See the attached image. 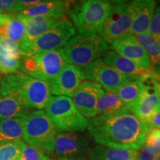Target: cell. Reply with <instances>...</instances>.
<instances>
[{
	"label": "cell",
	"mask_w": 160,
	"mask_h": 160,
	"mask_svg": "<svg viewBox=\"0 0 160 160\" xmlns=\"http://www.w3.org/2000/svg\"><path fill=\"white\" fill-rule=\"evenodd\" d=\"M29 112L28 109L13 98H0V122L13 118H23Z\"/></svg>",
	"instance_id": "obj_25"
},
{
	"label": "cell",
	"mask_w": 160,
	"mask_h": 160,
	"mask_svg": "<svg viewBox=\"0 0 160 160\" xmlns=\"http://www.w3.org/2000/svg\"><path fill=\"white\" fill-rule=\"evenodd\" d=\"M105 92L101 85L84 80L72 97V101L83 117L92 119L97 116L98 101Z\"/></svg>",
	"instance_id": "obj_13"
},
{
	"label": "cell",
	"mask_w": 160,
	"mask_h": 160,
	"mask_svg": "<svg viewBox=\"0 0 160 160\" xmlns=\"http://www.w3.org/2000/svg\"><path fill=\"white\" fill-rule=\"evenodd\" d=\"M22 141L13 142L0 145V160H14L18 159Z\"/></svg>",
	"instance_id": "obj_28"
},
{
	"label": "cell",
	"mask_w": 160,
	"mask_h": 160,
	"mask_svg": "<svg viewBox=\"0 0 160 160\" xmlns=\"http://www.w3.org/2000/svg\"><path fill=\"white\" fill-rule=\"evenodd\" d=\"M57 160H86L84 157H70V158H59Z\"/></svg>",
	"instance_id": "obj_35"
},
{
	"label": "cell",
	"mask_w": 160,
	"mask_h": 160,
	"mask_svg": "<svg viewBox=\"0 0 160 160\" xmlns=\"http://www.w3.org/2000/svg\"><path fill=\"white\" fill-rule=\"evenodd\" d=\"M131 2L112 1L108 14L97 33L108 45L131 34Z\"/></svg>",
	"instance_id": "obj_9"
},
{
	"label": "cell",
	"mask_w": 160,
	"mask_h": 160,
	"mask_svg": "<svg viewBox=\"0 0 160 160\" xmlns=\"http://www.w3.org/2000/svg\"><path fill=\"white\" fill-rule=\"evenodd\" d=\"M147 125L149 129H159L160 130V108L157 110L150 117Z\"/></svg>",
	"instance_id": "obj_33"
},
{
	"label": "cell",
	"mask_w": 160,
	"mask_h": 160,
	"mask_svg": "<svg viewBox=\"0 0 160 160\" xmlns=\"http://www.w3.org/2000/svg\"><path fill=\"white\" fill-rule=\"evenodd\" d=\"M23 10L21 0H0V13H18Z\"/></svg>",
	"instance_id": "obj_32"
},
{
	"label": "cell",
	"mask_w": 160,
	"mask_h": 160,
	"mask_svg": "<svg viewBox=\"0 0 160 160\" xmlns=\"http://www.w3.org/2000/svg\"><path fill=\"white\" fill-rule=\"evenodd\" d=\"M85 80L79 68L67 64L58 77L48 83L51 94L72 97Z\"/></svg>",
	"instance_id": "obj_14"
},
{
	"label": "cell",
	"mask_w": 160,
	"mask_h": 160,
	"mask_svg": "<svg viewBox=\"0 0 160 160\" xmlns=\"http://www.w3.org/2000/svg\"><path fill=\"white\" fill-rule=\"evenodd\" d=\"M110 46L97 33L76 34L64 46L62 51L67 63L82 68L105 56Z\"/></svg>",
	"instance_id": "obj_3"
},
{
	"label": "cell",
	"mask_w": 160,
	"mask_h": 160,
	"mask_svg": "<svg viewBox=\"0 0 160 160\" xmlns=\"http://www.w3.org/2000/svg\"><path fill=\"white\" fill-rule=\"evenodd\" d=\"M157 74L158 76H160V65H159V70H158V71H157Z\"/></svg>",
	"instance_id": "obj_39"
},
{
	"label": "cell",
	"mask_w": 160,
	"mask_h": 160,
	"mask_svg": "<svg viewBox=\"0 0 160 160\" xmlns=\"http://www.w3.org/2000/svg\"><path fill=\"white\" fill-rule=\"evenodd\" d=\"M71 5L67 1L61 0H51L42 1L37 5L23 10L16 13L20 18H33L37 17H48V16H65Z\"/></svg>",
	"instance_id": "obj_18"
},
{
	"label": "cell",
	"mask_w": 160,
	"mask_h": 160,
	"mask_svg": "<svg viewBox=\"0 0 160 160\" xmlns=\"http://www.w3.org/2000/svg\"><path fill=\"white\" fill-rule=\"evenodd\" d=\"M111 5V1L85 0L73 4L68 11L78 33H97L108 14Z\"/></svg>",
	"instance_id": "obj_6"
},
{
	"label": "cell",
	"mask_w": 160,
	"mask_h": 160,
	"mask_svg": "<svg viewBox=\"0 0 160 160\" xmlns=\"http://www.w3.org/2000/svg\"><path fill=\"white\" fill-rule=\"evenodd\" d=\"M45 154L42 150L30 145L22 141L21 151L18 157L19 160H43Z\"/></svg>",
	"instance_id": "obj_29"
},
{
	"label": "cell",
	"mask_w": 160,
	"mask_h": 160,
	"mask_svg": "<svg viewBox=\"0 0 160 160\" xmlns=\"http://www.w3.org/2000/svg\"><path fill=\"white\" fill-rule=\"evenodd\" d=\"M103 61L129 80H139L146 72L122 56L109 50L104 56Z\"/></svg>",
	"instance_id": "obj_20"
},
{
	"label": "cell",
	"mask_w": 160,
	"mask_h": 160,
	"mask_svg": "<svg viewBox=\"0 0 160 160\" xmlns=\"http://www.w3.org/2000/svg\"><path fill=\"white\" fill-rule=\"evenodd\" d=\"M137 151L111 148L101 145L94 146L88 152L89 160H136Z\"/></svg>",
	"instance_id": "obj_21"
},
{
	"label": "cell",
	"mask_w": 160,
	"mask_h": 160,
	"mask_svg": "<svg viewBox=\"0 0 160 160\" xmlns=\"http://www.w3.org/2000/svg\"><path fill=\"white\" fill-rule=\"evenodd\" d=\"M133 37L148 57L151 63V71L157 74L160 65V42L148 33L137 36L133 35Z\"/></svg>",
	"instance_id": "obj_23"
},
{
	"label": "cell",
	"mask_w": 160,
	"mask_h": 160,
	"mask_svg": "<svg viewBox=\"0 0 160 160\" xmlns=\"http://www.w3.org/2000/svg\"><path fill=\"white\" fill-rule=\"evenodd\" d=\"M58 131L42 110L30 111L23 117V137L25 142L53 153L54 142Z\"/></svg>",
	"instance_id": "obj_5"
},
{
	"label": "cell",
	"mask_w": 160,
	"mask_h": 160,
	"mask_svg": "<svg viewBox=\"0 0 160 160\" xmlns=\"http://www.w3.org/2000/svg\"><path fill=\"white\" fill-rule=\"evenodd\" d=\"M159 96H160V77L159 79Z\"/></svg>",
	"instance_id": "obj_38"
},
{
	"label": "cell",
	"mask_w": 160,
	"mask_h": 160,
	"mask_svg": "<svg viewBox=\"0 0 160 160\" xmlns=\"http://www.w3.org/2000/svg\"><path fill=\"white\" fill-rule=\"evenodd\" d=\"M1 97H2V96H1V93H0V98H1Z\"/></svg>",
	"instance_id": "obj_40"
},
{
	"label": "cell",
	"mask_w": 160,
	"mask_h": 160,
	"mask_svg": "<svg viewBox=\"0 0 160 160\" xmlns=\"http://www.w3.org/2000/svg\"><path fill=\"white\" fill-rule=\"evenodd\" d=\"M22 57L9 55L0 51V73L4 74H12L21 71Z\"/></svg>",
	"instance_id": "obj_27"
},
{
	"label": "cell",
	"mask_w": 160,
	"mask_h": 160,
	"mask_svg": "<svg viewBox=\"0 0 160 160\" xmlns=\"http://www.w3.org/2000/svg\"><path fill=\"white\" fill-rule=\"evenodd\" d=\"M62 48L22 57V73L36 79L51 82L67 65Z\"/></svg>",
	"instance_id": "obj_7"
},
{
	"label": "cell",
	"mask_w": 160,
	"mask_h": 160,
	"mask_svg": "<svg viewBox=\"0 0 160 160\" xmlns=\"http://www.w3.org/2000/svg\"><path fill=\"white\" fill-rule=\"evenodd\" d=\"M77 33L72 22L65 16L59 22L27 45H20L22 55L33 56L63 48Z\"/></svg>",
	"instance_id": "obj_8"
},
{
	"label": "cell",
	"mask_w": 160,
	"mask_h": 160,
	"mask_svg": "<svg viewBox=\"0 0 160 160\" xmlns=\"http://www.w3.org/2000/svg\"><path fill=\"white\" fill-rule=\"evenodd\" d=\"M144 145L155 157L160 155V130L149 129Z\"/></svg>",
	"instance_id": "obj_30"
},
{
	"label": "cell",
	"mask_w": 160,
	"mask_h": 160,
	"mask_svg": "<svg viewBox=\"0 0 160 160\" xmlns=\"http://www.w3.org/2000/svg\"><path fill=\"white\" fill-rule=\"evenodd\" d=\"M155 157L151 153V151L147 148L145 145L137 151V159L136 160H153Z\"/></svg>",
	"instance_id": "obj_34"
},
{
	"label": "cell",
	"mask_w": 160,
	"mask_h": 160,
	"mask_svg": "<svg viewBox=\"0 0 160 160\" xmlns=\"http://www.w3.org/2000/svg\"><path fill=\"white\" fill-rule=\"evenodd\" d=\"M81 70L84 79L101 85L107 91L115 92L128 81V78L107 65L102 59H97Z\"/></svg>",
	"instance_id": "obj_11"
},
{
	"label": "cell",
	"mask_w": 160,
	"mask_h": 160,
	"mask_svg": "<svg viewBox=\"0 0 160 160\" xmlns=\"http://www.w3.org/2000/svg\"><path fill=\"white\" fill-rule=\"evenodd\" d=\"M25 34V23L16 13H0V38H5L20 46Z\"/></svg>",
	"instance_id": "obj_19"
},
{
	"label": "cell",
	"mask_w": 160,
	"mask_h": 160,
	"mask_svg": "<svg viewBox=\"0 0 160 160\" xmlns=\"http://www.w3.org/2000/svg\"><path fill=\"white\" fill-rule=\"evenodd\" d=\"M14 160H19V159H14Z\"/></svg>",
	"instance_id": "obj_41"
},
{
	"label": "cell",
	"mask_w": 160,
	"mask_h": 160,
	"mask_svg": "<svg viewBox=\"0 0 160 160\" xmlns=\"http://www.w3.org/2000/svg\"><path fill=\"white\" fill-rule=\"evenodd\" d=\"M0 93L2 97L13 98L28 110L45 109L53 97L48 83L22 72L1 77Z\"/></svg>",
	"instance_id": "obj_2"
},
{
	"label": "cell",
	"mask_w": 160,
	"mask_h": 160,
	"mask_svg": "<svg viewBox=\"0 0 160 160\" xmlns=\"http://www.w3.org/2000/svg\"><path fill=\"white\" fill-rule=\"evenodd\" d=\"M159 76L146 72L140 79L142 86L141 96L135 105L129 110L131 113L147 123L150 117L160 108V96L159 93Z\"/></svg>",
	"instance_id": "obj_10"
},
{
	"label": "cell",
	"mask_w": 160,
	"mask_h": 160,
	"mask_svg": "<svg viewBox=\"0 0 160 160\" xmlns=\"http://www.w3.org/2000/svg\"><path fill=\"white\" fill-rule=\"evenodd\" d=\"M23 137V118H13L0 122V145L20 141Z\"/></svg>",
	"instance_id": "obj_24"
},
{
	"label": "cell",
	"mask_w": 160,
	"mask_h": 160,
	"mask_svg": "<svg viewBox=\"0 0 160 160\" xmlns=\"http://www.w3.org/2000/svg\"><path fill=\"white\" fill-rule=\"evenodd\" d=\"M153 160H160V155L157 156V157H156Z\"/></svg>",
	"instance_id": "obj_37"
},
{
	"label": "cell",
	"mask_w": 160,
	"mask_h": 160,
	"mask_svg": "<svg viewBox=\"0 0 160 160\" xmlns=\"http://www.w3.org/2000/svg\"><path fill=\"white\" fill-rule=\"evenodd\" d=\"M148 33L160 42V2L156 4L153 17L149 25Z\"/></svg>",
	"instance_id": "obj_31"
},
{
	"label": "cell",
	"mask_w": 160,
	"mask_h": 160,
	"mask_svg": "<svg viewBox=\"0 0 160 160\" xmlns=\"http://www.w3.org/2000/svg\"><path fill=\"white\" fill-rule=\"evenodd\" d=\"M43 160H53V159H51V157H48V156H45V157H44V159Z\"/></svg>",
	"instance_id": "obj_36"
},
{
	"label": "cell",
	"mask_w": 160,
	"mask_h": 160,
	"mask_svg": "<svg viewBox=\"0 0 160 160\" xmlns=\"http://www.w3.org/2000/svg\"><path fill=\"white\" fill-rule=\"evenodd\" d=\"M45 113L58 132H84L89 120L78 111L71 97H52L45 108Z\"/></svg>",
	"instance_id": "obj_4"
},
{
	"label": "cell",
	"mask_w": 160,
	"mask_h": 160,
	"mask_svg": "<svg viewBox=\"0 0 160 160\" xmlns=\"http://www.w3.org/2000/svg\"><path fill=\"white\" fill-rule=\"evenodd\" d=\"M156 4L157 2L153 0H134L131 2V35L137 36L148 33Z\"/></svg>",
	"instance_id": "obj_16"
},
{
	"label": "cell",
	"mask_w": 160,
	"mask_h": 160,
	"mask_svg": "<svg viewBox=\"0 0 160 160\" xmlns=\"http://www.w3.org/2000/svg\"><path fill=\"white\" fill-rule=\"evenodd\" d=\"M110 48L136 64L142 70L151 71V63L148 57L136 41L133 35H128L117 40L111 44Z\"/></svg>",
	"instance_id": "obj_15"
},
{
	"label": "cell",
	"mask_w": 160,
	"mask_h": 160,
	"mask_svg": "<svg viewBox=\"0 0 160 160\" xmlns=\"http://www.w3.org/2000/svg\"><path fill=\"white\" fill-rule=\"evenodd\" d=\"M128 111L127 107L117 93L111 91H105L98 101L97 116L108 117Z\"/></svg>",
	"instance_id": "obj_22"
},
{
	"label": "cell",
	"mask_w": 160,
	"mask_h": 160,
	"mask_svg": "<svg viewBox=\"0 0 160 160\" xmlns=\"http://www.w3.org/2000/svg\"><path fill=\"white\" fill-rule=\"evenodd\" d=\"M91 138L84 132L58 133L53 153L59 158L84 157L91 150Z\"/></svg>",
	"instance_id": "obj_12"
},
{
	"label": "cell",
	"mask_w": 160,
	"mask_h": 160,
	"mask_svg": "<svg viewBox=\"0 0 160 160\" xmlns=\"http://www.w3.org/2000/svg\"><path fill=\"white\" fill-rule=\"evenodd\" d=\"M142 86L139 80H130L122 85L115 92L123 102L128 110L135 105L141 96Z\"/></svg>",
	"instance_id": "obj_26"
},
{
	"label": "cell",
	"mask_w": 160,
	"mask_h": 160,
	"mask_svg": "<svg viewBox=\"0 0 160 160\" xmlns=\"http://www.w3.org/2000/svg\"><path fill=\"white\" fill-rule=\"evenodd\" d=\"M89 135L99 145L119 149L138 151L144 145L149 128L129 111L119 114L89 120Z\"/></svg>",
	"instance_id": "obj_1"
},
{
	"label": "cell",
	"mask_w": 160,
	"mask_h": 160,
	"mask_svg": "<svg viewBox=\"0 0 160 160\" xmlns=\"http://www.w3.org/2000/svg\"><path fill=\"white\" fill-rule=\"evenodd\" d=\"M65 16H48L33 18H20L25 25V34L20 45H27L47 32Z\"/></svg>",
	"instance_id": "obj_17"
},
{
	"label": "cell",
	"mask_w": 160,
	"mask_h": 160,
	"mask_svg": "<svg viewBox=\"0 0 160 160\" xmlns=\"http://www.w3.org/2000/svg\"><path fill=\"white\" fill-rule=\"evenodd\" d=\"M0 79H1V77H0Z\"/></svg>",
	"instance_id": "obj_42"
}]
</instances>
